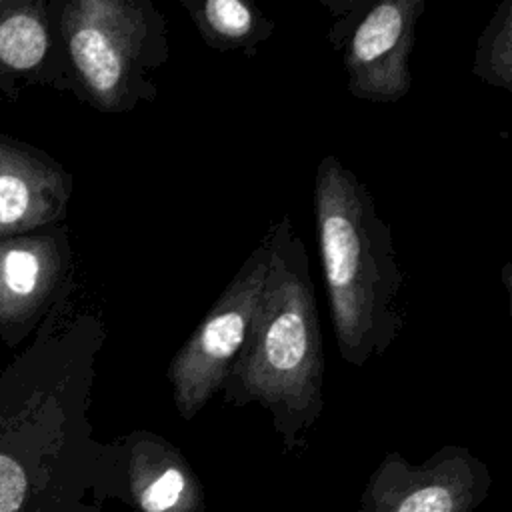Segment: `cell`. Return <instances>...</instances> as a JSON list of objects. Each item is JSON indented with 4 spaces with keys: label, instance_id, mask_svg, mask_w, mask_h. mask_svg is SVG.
Wrapping results in <instances>:
<instances>
[{
    "label": "cell",
    "instance_id": "cell-1",
    "mask_svg": "<svg viewBox=\"0 0 512 512\" xmlns=\"http://www.w3.org/2000/svg\"><path fill=\"white\" fill-rule=\"evenodd\" d=\"M270 264L244 348L224 384L234 406L260 404L290 450L322 412L324 348L308 252L290 216L268 232Z\"/></svg>",
    "mask_w": 512,
    "mask_h": 512
},
{
    "label": "cell",
    "instance_id": "cell-2",
    "mask_svg": "<svg viewBox=\"0 0 512 512\" xmlns=\"http://www.w3.org/2000/svg\"><path fill=\"white\" fill-rule=\"evenodd\" d=\"M314 218L338 352L362 368L384 356L404 326L392 226L368 186L332 154L316 168Z\"/></svg>",
    "mask_w": 512,
    "mask_h": 512
},
{
    "label": "cell",
    "instance_id": "cell-3",
    "mask_svg": "<svg viewBox=\"0 0 512 512\" xmlns=\"http://www.w3.org/2000/svg\"><path fill=\"white\" fill-rule=\"evenodd\" d=\"M270 264V240L264 234L236 276L212 304L204 320L170 362L174 402L182 418H194L222 384L244 348Z\"/></svg>",
    "mask_w": 512,
    "mask_h": 512
},
{
    "label": "cell",
    "instance_id": "cell-4",
    "mask_svg": "<svg viewBox=\"0 0 512 512\" xmlns=\"http://www.w3.org/2000/svg\"><path fill=\"white\" fill-rule=\"evenodd\" d=\"M340 10L328 30L336 50H342L346 86L354 98L368 102H398L412 86L410 54L416 22L424 0H344L328 2Z\"/></svg>",
    "mask_w": 512,
    "mask_h": 512
},
{
    "label": "cell",
    "instance_id": "cell-5",
    "mask_svg": "<svg viewBox=\"0 0 512 512\" xmlns=\"http://www.w3.org/2000/svg\"><path fill=\"white\" fill-rule=\"evenodd\" d=\"M486 482L484 464L460 446L442 448L422 466L390 452L368 484L362 512H466Z\"/></svg>",
    "mask_w": 512,
    "mask_h": 512
},
{
    "label": "cell",
    "instance_id": "cell-6",
    "mask_svg": "<svg viewBox=\"0 0 512 512\" xmlns=\"http://www.w3.org/2000/svg\"><path fill=\"white\" fill-rule=\"evenodd\" d=\"M118 498L134 512H202L204 492L186 458L164 438L138 432L126 442L120 476L96 484L98 508Z\"/></svg>",
    "mask_w": 512,
    "mask_h": 512
},
{
    "label": "cell",
    "instance_id": "cell-7",
    "mask_svg": "<svg viewBox=\"0 0 512 512\" xmlns=\"http://www.w3.org/2000/svg\"><path fill=\"white\" fill-rule=\"evenodd\" d=\"M140 18L122 2H74L66 10L70 58L92 96L110 106L122 92L138 52Z\"/></svg>",
    "mask_w": 512,
    "mask_h": 512
},
{
    "label": "cell",
    "instance_id": "cell-8",
    "mask_svg": "<svg viewBox=\"0 0 512 512\" xmlns=\"http://www.w3.org/2000/svg\"><path fill=\"white\" fill-rule=\"evenodd\" d=\"M64 174L0 138V236L52 220L66 202Z\"/></svg>",
    "mask_w": 512,
    "mask_h": 512
},
{
    "label": "cell",
    "instance_id": "cell-9",
    "mask_svg": "<svg viewBox=\"0 0 512 512\" xmlns=\"http://www.w3.org/2000/svg\"><path fill=\"white\" fill-rule=\"evenodd\" d=\"M54 256L46 242L0 244V318H20L42 300L54 278Z\"/></svg>",
    "mask_w": 512,
    "mask_h": 512
},
{
    "label": "cell",
    "instance_id": "cell-10",
    "mask_svg": "<svg viewBox=\"0 0 512 512\" xmlns=\"http://www.w3.org/2000/svg\"><path fill=\"white\" fill-rule=\"evenodd\" d=\"M208 46L220 52L254 56L276 28L264 12L246 0L184 2Z\"/></svg>",
    "mask_w": 512,
    "mask_h": 512
},
{
    "label": "cell",
    "instance_id": "cell-11",
    "mask_svg": "<svg viewBox=\"0 0 512 512\" xmlns=\"http://www.w3.org/2000/svg\"><path fill=\"white\" fill-rule=\"evenodd\" d=\"M42 14L32 4H0V64L14 72L32 70L48 50Z\"/></svg>",
    "mask_w": 512,
    "mask_h": 512
},
{
    "label": "cell",
    "instance_id": "cell-12",
    "mask_svg": "<svg viewBox=\"0 0 512 512\" xmlns=\"http://www.w3.org/2000/svg\"><path fill=\"white\" fill-rule=\"evenodd\" d=\"M472 74L512 94V0L500 2L484 26L474 48Z\"/></svg>",
    "mask_w": 512,
    "mask_h": 512
},
{
    "label": "cell",
    "instance_id": "cell-13",
    "mask_svg": "<svg viewBox=\"0 0 512 512\" xmlns=\"http://www.w3.org/2000/svg\"><path fill=\"white\" fill-rule=\"evenodd\" d=\"M502 282L508 292V302H510V316H512V262L502 266Z\"/></svg>",
    "mask_w": 512,
    "mask_h": 512
}]
</instances>
